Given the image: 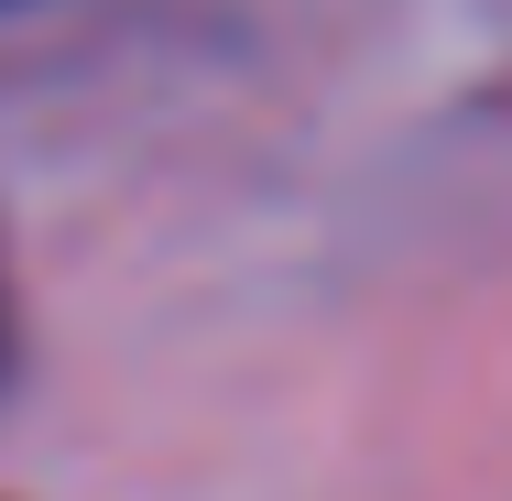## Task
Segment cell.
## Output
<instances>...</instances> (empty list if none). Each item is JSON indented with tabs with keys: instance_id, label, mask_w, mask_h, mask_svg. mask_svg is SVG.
I'll use <instances>...</instances> for the list:
<instances>
[{
	"instance_id": "6da1fadb",
	"label": "cell",
	"mask_w": 512,
	"mask_h": 501,
	"mask_svg": "<svg viewBox=\"0 0 512 501\" xmlns=\"http://www.w3.org/2000/svg\"><path fill=\"white\" fill-rule=\"evenodd\" d=\"M0 360H11V295H0Z\"/></svg>"
}]
</instances>
